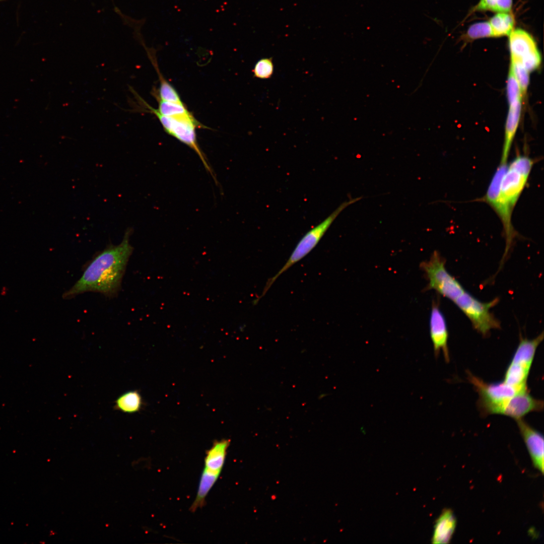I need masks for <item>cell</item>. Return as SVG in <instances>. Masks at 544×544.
Listing matches in <instances>:
<instances>
[{
  "label": "cell",
  "instance_id": "obj_21",
  "mask_svg": "<svg viewBox=\"0 0 544 544\" xmlns=\"http://www.w3.org/2000/svg\"><path fill=\"white\" fill-rule=\"evenodd\" d=\"M465 37L468 40L493 37L489 21L475 23L468 28Z\"/></svg>",
  "mask_w": 544,
  "mask_h": 544
},
{
  "label": "cell",
  "instance_id": "obj_11",
  "mask_svg": "<svg viewBox=\"0 0 544 544\" xmlns=\"http://www.w3.org/2000/svg\"><path fill=\"white\" fill-rule=\"evenodd\" d=\"M516 421L534 466L543 474L544 469L543 435L530 426L523 419L516 420Z\"/></svg>",
  "mask_w": 544,
  "mask_h": 544
},
{
  "label": "cell",
  "instance_id": "obj_17",
  "mask_svg": "<svg viewBox=\"0 0 544 544\" xmlns=\"http://www.w3.org/2000/svg\"><path fill=\"white\" fill-rule=\"evenodd\" d=\"M493 37L509 36L513 30L515 20L509 13H497L489 21Z\"/></svg>",
  "mask_w": 544,
  "mask_h": 544
},
{
  "label": "cell",
  "instance_id": "obj_12",
  "mask_svg": "<svg viewBox=\"0 0 544 544\" xmlns=\"http://www.w3.org/2000/svg\"><path fill=\"white\" fill-rule=\"evenodd\" d=\"M543 409V401L531 396L528 388L517 392L506 406L503 415L517 420L523 419L527 414L533 412H541Z\"/></svg>",
  "mask_w": 544,
  "mask_h": 544
},
{
  "label": "cell",
  "instance_id": "obj_24",
  "mask_svg": "<svg viewBox=\"0 0 544 544\" xmlns=\"http://www.w3.org/2000/svg\"><path fill=\"white\" fill-rule=\"evenodd\" d=\"M274 72V64L270 58H263L255 63L253 73L256 78L266 79L270 78Z\"/></svg>",
  "mask_w": 544,
  "mask_h": 544
},
{
  "label": "cell",
  "instance_id": "obj_7",
  "mask_svg": "<svg viewBox=\"0 0 544 544\" xmlns=\"http://www.w3.org/2000/svg\"><path fill=\"white\" fill-rule=\"evenodd\" d=\"M499 302L495 298L483 302L465 291L453 302L470 321L472 326L480 334L487 336L493 329L500 327V323L491 312V309Z\"/></svg>",
  "mask_w": 544,
  "mask_h": 544
},
{
  "label": "cell",
  "instance_id": "obj_26",
  "mask_svg": "<svg viewBox=\"0 0 544 544\" xmlns=\"http://www.w3.org/2000/svg\"><path fill=\"white\" fill-rule=\"evenodd\" d=\"M3 1H4V0H0V2Z\"/></svg>",
  "mask_w": 544,
  "mask_h": 544
},
{
  "label": "cell",
  "instance_id": "obj_19",
  "mask_svg": "<svg viewBox=\"0 0 544 544\" xmlns=\"http://www.w3.org/2000/svg\"><path fill=\"white\" fill-rule=\"evenodd\" d=\"M157 100L158 102V108L156 110L161 114L173 117L187 116L193 114L190 112L184 103H177Z\"/></svg>",
  "mask_w": 544,
  "mask_h": 544
},
{
  "label": "cell",
  "instance_id": "obj_15",
  "mask_svg": "<svg viewBox=\"0 0 544 544\" xmlns=\"http://www.w3.org/2000/svg\"><path fill=\"white\" fill-rule=\"evenodd\" d=\"M456 525V520L450 509H445L436 520L432 543H448L450 542Z\"/></svg>",
  "mask_w": 544,
  "mask_h": 544
},
{
  "label": "cell",
  "instance_id": "obj_25",
  "mask_svg": "<svg viewBox=\"0 0 544 544\" xmlns=\"http://www.w3.org/2000/svg\"><path fill=\"white\" fill-rule=\"evenodd\" d=\"M533 165V161L529 157L520 155L516 157L508 166L529 176Z\"/></svg>",
  "mask_w": 544,
  "mask_h": 544
},
{
  "label": "cell",
  "instance_id": "obj_8",
  "mask_svg": "<svg viewBox=\"0 0 544 544\" xmlns=\"http://www.w3.org/2000/svg\"><path fill=\"white\" fill-rule=\"evenodd\" d=\"M507 167V163H500L493 176L484 197L485 201L500 218L504 228L506 246L500 267H502L508 256L516 235L511 222L512 211L505 203L500 193L501 180Z\"/></svg>",
  "mask_w": 544,
  "mask_h": 544
},
{
  "label": "cell",
  "instance_id": "obj_9",
  "mask_svg": "<svg viewBox=\"0 0 544 544\" xmlns=\"http://www.w3.org/2000/svg\"><path fill=\"white\" fill-rule=\"evenodd\" d=\"M508 36L511 60L520 62L529 73L537 69L541 56L532 35L518 28L513 29Z\"/></svg>",
  "mask_w": 544,
  "mask_h": 544
},
{
  "label": "cell",
  "instance_id": "obj_23",
  "mask_svg": "<svg viewBox=\"0 0 544 544\" xmlns=\"http://www.w3.org/2000/svg\"><path fill=\"white\" fill-rule=\"evenodd\" d=\"M507 94L509 104L522 99L520 87L510 66L507 83Z\"/></svg>",
  "mask_w": 544,
  "mask_h": 544
},
{
  "label": "cell",
  "instance_id": "obj_18",
  "mask_svg": "<svg viewBox=\"0 0 544 544\" xmlns=\"http://www.w3.org/2000/svg\"><path fill=\"white\" fill-rule=\"evenodd\" d=\"M142 404L140 393L137 390H131L120 395L115 402L114 407L123 413L133 414L140 411Z\"/></svg>",
  "mask_w": 544,
  "mask_h": 544
},
{
  "label": "cell",
  "instance_id": "obj_13",
  "mask_svg": "<svg viewBox=\"0 0 544 544\" xmlns=\"http://www.w3.org/2000/svg\"><path fill=\"white\" fill-rule=\"evenodd\" d=\"M528 176L509 167L501 183L500 196L505 203L513 211L527 181Z\"/></svg>",
  "mask_w": 544,
  "mask_h": 544
},
{
  "label": "cell",
  "instance_id": "obj_2",
  "mask_svg": "<svg viewBox=\"0 0 544 544\" xmlns=\"http://www.w3.org/2000/svg\"><path fill=\"white\" fill-rule=\"evenodd\" d=\"M467 379L479 395L477 405L481 415H502L511 398L518 389L504 382L488 383L467 372ZM524 389V388H523Z\"/></svg>",
  "mask_w": 544,
  "mask_h": 544
},
{
  "label": "cell",
  "instance_id": "obj_6",
  "mask_svg": "<svg viewBox=\"0 0 544 544\" xmlns=\"http://www.w3.org/2000/svg\"><path fill=\"white\" fill-rule=\"evenodd\" d=\"M420 267L428 281V290H434L452 302L466 291L447 271L445 261L438 251H434L428 260L423 261Z\"/></svg>",
  "mask_w": 544,
  "mask_h": 544
},
{
  "label": "cell",
  "instance_id": "obj_4",
  "mask_svg": "<svg viewBox=\"0 0 544 544\" xmlns=\"http://www.w3.org/2000/svg\"><path fill=\"white\" fill-rule=\"evenodd\" d=\"M146 105L150 112L158 118L165 131L192 149L198 155L206 169L214 176L212 169L196 139V128L206 127L201 124L193 114L179 117L165 116L159 113L156 109L149 106L148 104Z\"/></svg>",
  "mask_w": 544,
  "mask_h": 544
},
{
  "label": "cell",
  "instance_id": "obj_3",
  "mask_svg": "<svg viewBox=\"0 0 544 544\" xmlns=\"http://www.w3.org/2000/svg\"><path fill=\"white\" fill-rule=\"evenodd\" d=\"M361 198V197H357L344 202L323 221L308 231L297 243L283 266L274 277L267 280L259 297L261 298L266 294L271 285L282 274L303 259L313 249L334 220L345 209Z\"/></svg>",
  "mask_w": 544,
  "mask_h": 544
},
{
  "label": "cell",
  "instance_id": "obj_10",
  "mask_svg": "<svg viewBox=\"0 0 544 544\" xmlns=\"http://www.w3.org/2000/svg\"><path fill=\"white\" fill-rule=\"evenodd\" d=\"M430 334L436 356L442 352L446 362L450 360L448 347V331L445 318L438 304L433 302L429 319Z\"/></svg>",
  "mask_w": 544,
  "mask_h": 544
},
{
  "label": "cell",
  "instance_id": "obj_5",
  "mask_svg": "<svg viewBox=\"0 0 544 544\" xmlns=\"http://www.w3.org/2000/svg\"><path fill=\"white\" fill-rule=\"evenodd\" d=\"M543 338V332L533 339L520 337L505 372L504 382L518 389L527 387V380L535 352Z\"/></svg>",
  "mask_w": 544,
  "mask_h": 544
},
{
  "label": "cell",
  "instance_id": "obj_14",
  "mask_svg": "<svg viewBox=\"0 0 544 544\" xmlns=\"http://www.w3.org/2000/svg\"><path fill=\"white\" fill-rule=\"evenodd\" d=\"M230 441L222 439L214 442L206 452L202 471L219 477L223 467Z\"/></svg>",
  "mask_w": 544,
  "mask_h": 544
},
{
  "label": "cell",
  "instance_id": "obj_22",
  "mask_svg": "<svg viewBox=\"0 0 544 544\" xmlns=\"http://www.w3.org/2000/svg\"><path fill=\"white\" fill-rule=\"evenodd\" d=\"M510 66L518 82L522 96L523 97L527 93L529 82V73L520 62L516 60H511Z\"/></svg>",
  "mask_w": 544,
  "mask_h": 544
},
{
  "label": "cell",
  "instance_id": "obj_16",
  "mask_svg": "<svg viewBox=\"0 0 544 544\" xmlns=\"http://www.w3.org/2000/svg\"><path fill=\"white\" fill-rule=\"evenodd\" d=\"M509 109L506 120L505 138L500 163H506L509 151L518 126L521 111V100L509 104Z\"/></svg>",
  "mask_w": 544,
  "mask_h": 544
},
{
  "label": "cell",
  "instance_id": "obj_20",
  "mask_svg": "<svg viewBox=\"0 0 544 544\" xmlns=\"http://www.w3.org/2000/svg\"><path fill=\"white\" fill-rule=\"evenodd\" d=\"M512 0H480L473 11H490L497 13H509Z\"/></svg>",
  "mask_w": 544,
  "mask_h": 544
},
{
  "label": "cell",
  "instance_id": "obj_1",
  "mask_svg": "<svg viewBox=\"0 0 544 544\" xmlns=\"http://www.w3.org/2000/svg\"><path fill=\"white\" fill-rule=\"evenodd\" d=\"M132 229L126 230L121 242L107 246L86 266L81 278L63 294L69 299L88 292H97L112 298L119 291L133 247L129 242Z\"/></svg>",
  "mask_w": 544,
  "mask_h": 544
}]
</instances>
